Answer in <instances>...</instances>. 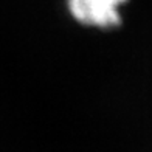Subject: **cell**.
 Segmentation results:
<instances>
[{"label":"cell","mask_w":152,"mask_h":152,"mask_svg":"<svg viewBox=\"0 0 152 152\" xmlns=\"http://www.w3.org/2000/svg\"><path fill=\"white\" fill-rule=\"evenodd\" d=\"M127 0H67L76 22L95 28H113L121 22L120 10Z\"/></svg>","instance_id":"obj_1"}]
</instances>
